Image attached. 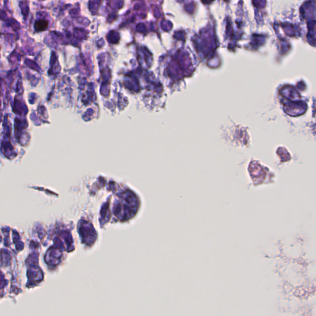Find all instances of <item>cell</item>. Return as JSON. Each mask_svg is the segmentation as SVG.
Returning a JSON list of instances; mask_svg holds the SVG:
<instances>
[{
    "mask_svg": "<svg viewBox=\"0 0 316 316\" xmlns=\"http://www.w3.org/2000/svg\"><path fill=\"white\" fill-rule=\"evenodd\" d=\"M48 23L47 21L41 20L35 24V29L37 30L41 31L45 30L48 27Z\"/></svg>",
    "mask_w": 316,
    "mask_h": 316,
    "instance_id": "1",
    "label": "cell"
}]
</instances>
